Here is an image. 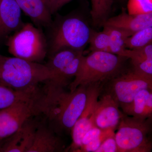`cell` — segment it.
Wrapping results in <instances>:
<instances>
[{
	"label": "cell",
	"instance_id": "obj_1",
	"mask_svg": "<svg viewBox=\"0 0 152 152\" xmlns=\"http://www.w3.org/2000/svg\"><path fill=\"white\" fill-rule=\"evenodd\" d=\"M45 83L38 99L39 113L46 117L50 127L57 134L71 132L86 105L87 86H80L67 92L63 87Z\"/></svg>",
	"mask_w": 152,
	"mask_h": 152
},
{
	"label": "cell",
	"instance_id": "obj_2",
	"mask_svg": "<svg viewBox=\"0 0 152 152\" xmlns=\"http://www.w3.org/2000/svg\"><path fill=\"white\" fill-rule=\"evenodd\" d=\"M53 78L46 64L0 55V81L7 86L17 91H36L40 83Z\"/></svg>",
	"mask_w": 152,
	"mask_h": 152
},
{
	"label": "cell",
	"instance_id": "obj_3",
	"mask_svg": "<svg viewBox=\"0 0 152 152\" xmlns=\"http://www.w3.org/2000/svg\"><path fill=\"white\" fill-rule=\"evenodd\" d=\"M127 58L109 52H91L82 56L78 69L69 85L73 91L80 86L104 83L124 69Z\"/></svg>",
	"mask_w": 152,
	"mask_h": 152
},
{
	"label": "cell",
	"instance_id": "obj_4",
	"mask_svg": "<svg viewBox=\"0 0 152 152\" xmlns=\"http://www.w3.org/2000/svg\"><path fill=\"white\" fill-rule=\"evenodd\" d=\"M48 28L49 57L65 49L84 50L88 44L92 30L83 19L76 15L58 18Z\"/></svg>",
	"mask_w": 152,
	"mask_h": 152
},
{
	"label": "cell",
	"instance_id": "obj_5",
	"mask_svg": "<svg viewBox=\"0 0 152 152\" xmlns=\"http://www.w3.org/2000/svg\"><path fill=\"white\" fill-rule=\"evenodd\" d=\"M40 28L31 23L23 24L7 41L9 53L30 61H43L48 54V41Z\"/></svg>",
	"mask_w": 152,
	"mask_h": 152
},
{
	"label": "cell",
	"instance_id": "obj_6",
	"mask_svg": "<svg viewBox=\"0 0 152 152\" xmlns=\"http://www.w3.org/2000/svg\"><path fill=\"white\" fill-rule=\"evenodd\" d=\"M151 121L124 114L115 134L118 152L151 151Z\"/></svg>",
	"mask_w": 152,
	"mask_h": 152
},
{
	"label": "cell",
	"instance_id": "obj_7",
	"mask_svg": "<svg viewBox=\"0 0 152 152\" xmlns=\"http://www.w3.org/2000/svg\"><path fill=\"white\" fill-rule=\"evenodd\" d=\"M152 89V79L140 75L132 69H124L103 84L102 92L109 94L120 108L132 102L141 90Z\"/></svg>",
	"mask_w": 152,
	"mask_h": 152
},
{
	"label": "cell",
	"instance_id": "obj_8",
	"mask_svg": "<svg viewBox=\"0 0 152 152\" xmlns=\"http://www.w3.org/2000/svg\"><path fill=\"white\" fill-rule=\"evenodd\" d=\"M40 94L21 99L0 110V140L16 132L31 117L40 114L38 102Z\"/></svg>",
	"mask_w": 152,
	"mask_h": 152
},
{
	"label": "cell",
	"instance_id": "obj_9",
	"mask_svg": "<svg viewBox=\"0 0 152 152\" xmlns=\"http://www.w3.org/2000/svg\"><path fill=\"white\" fill-rule=\"evenodd\" d=\"M103 84L97 83L87 86V99L83 110L71 131L72 142L70 148L72 152H79L83 136L87 131L95 126V107L102 92Z\"/></svg>",
	"mask_w": 152,
	"mask_h": 152
},
{
	"label": "cell",
	"instance_id": "obj_10",
	"mask_svg": "<svg viewBox=\"0 0 152 152\" xmlns=\"http://www.w3.org/2000/svg\"><path fill=\"white\" fill-rule=\"evenodd\" d=\"M124 113L110 95L101 92L96 107L94 125L102 130L117 129Z\"/></svg>",
	"mask_w": 152,
	"mask_h": 152
},
{
	"label": "cell",
	"instance_id": "obj_11",
	"mask_svg": "<svg viewBox=\"0 0 152 152\" xmlns=\"http://www.w3.org/2000/svg\"><path fill=\"white\" fill-rule=\"evenodd\" d=\"M50 127L36 125L32 142L28 152L64 151V145L59 137Z\"/></svg>",
	"mask_w": 152,
	"mask_h": 152
},
{
	"label": "cell",
	"instance_id": "obj_12",
	"mask_svg": "<svg viewBox=\"0 0 152 152\" xmlns=\"http://www.w3.org/2000/svg\"><path fill=\"white\" fill-rule=\"evenodd\" d=\"M23 23L21 10L15 0L0 2V39L20 28Z\"/></svg>",
	"mask_w": 152,
	"mask_h": 152
},
{
	"label": "cell",
	"instance_id": "obj_13",
	"mask_svg": "<svg viewBox=\"0 0 152 152\" xmlns=\"http://www.w3.org/2000/svg\"><path fill=\"white\" fill-rule=\"evenodd\" d=\"M125 30L132 35L139 30L152 26V13L131 15L123 9L121 13L109 18L103 24Z\"/></svg>",
	"mask_w": 152,
	"mask_h": 152
},
{
	"label": "cell",
	"instance_id": "obj_14",
	"mask_svg": "<svg viewBox=\"0 0 152 152\" xmlns=\"http://www.w3.org/2000/svg\"><path fill=\"white\" fill-rule=\"evenodd\" d=\"M36 126L35 124L27 121L18 130L5 138L7 140L0 143V152H28L32 142Z\"/></svg>",
	"mask_w": 152,
	"mask_h": 152
},
{
	"label": "cell",
	"instance_id": "obj_15",
	"mask_svg": "<svg viewBox=\"0 0 152 152\" xmlns=\"http://www.w3.org/2000/svg\"><path fill=\"white\" fill-rule=\"evenodd\" d=\"M21 10L37 26L49 28L53 20L47 0H15Z\"/></svg>",
	"mask_w": 152,
	"mask_h": 152
},
{
	"label": "cell",
	"instance_id": "obj_16",
	"mask_svg": "<svg viewBox=\"0 0 152 152\" xmlns=\"http://www.w3.org/2000/svg\"><path fill=\"white\" fill-rule=\"evenodd\" d=\"M123 113L127 115L140 118H152V89L141 90L131 102L121 108Z\"/></svg>",
	"mask_w": 152,
	"mask_h": 152
},
{
	"label": "cell",
	"instance_id": "obj_17",
	"mask_svg": "<svg viewBox=\"0 0 152 152\" xmlns=\"http://www.w3.org/2000/svg\"><path fill=\"white\" fill-rule=\"evenodd\" d=\"M83 53L84 50L65 49L57 52L49 57L48 62L46 65L53 75V78L51 80L58 76L76 57Z\"/></svg>",
	"mask_w": 152,
	"mask_h": 152
},
{
	"label": "cell",
	"instance_id": "obj_18",
	"mask_svg": "<svg viewBox=\"0 0 152 152\" xmlns=\"http://www.w3.org/2000/svg\"><path fill=\"white\" fill-rule=\"evenodd\" d=\"M108 34L109 38V52L121 56L126 48V42L132 34L119 28L103 26Z\"/></svg>",
	"mask_w": 152,
	"mask_h": 152
},
{
	"label": "cell",
	"instance_id": "obj_19",
	"mask_svg": "<svg viewBox=\"0 0 152 152\" xmlns=\"http://www.w3.org/2000/svg\"><path fill=\"white\" fill-rule=\"evenodd\" d=\"M39 90L36 91H17L0 84V110L8 107L21 99L37 94Z\"/></svg>",
	"mask_w": 152,
	"mask_h": 152
},
{
	"label": "cell",
	"instance_id": "obj_20",
	"mask_svg": "<svg viewBox=\"0 0 152 152\" xmlns=\"http://www.w3.org/2000/svg\"><path fill=\"white\" fill-rule=\"evenodd\" d=\"M113 0H91V16L93 25L95 26H102L109 18L113 4Z\"/></svg>",
	"mask_w": 152,
	"mask_h": 152
},
{
	"label": "cell",
	"instance_id": "obj_21",
	"mask_svg": "<svg viewBox=\"0 0 152 152\" xmlns=\"http://www.w3.org/2000/svg\"><path fill=\"white\" fill-rule=\"evenodd\" d=\"M152 26L139 30L127 38L126 48L132 50L142 48L152 43Z\"/></svg>",
	"mask_w": 152,
	"mask_h": 152
},
{
	"label": "cell",
	"instance_id": "obj_22",
	"mask_svg": "<svg viewBox=\"0 0 152 152\" xmlns=\"http://www.w3.org/2000/svg\"><path fill=\"white\" fill-rule=\"evenodd\" d=\"M88 44L91 52H109V38L107 33L104 29L99 32L92 29Z\"/></svg>",
	"mask_w": 152,
	"mask_h": 152
},
{
	"label": "cell",
	"instance_id": "obj_23",
	"mask_svg": "<svg viewBox=\"0 0 152 152\" xmlns=\"http://www.w3.org/2000/svg\"><path fill=\"white\" fill-rule=\"evenodd\" d=\"M127 9L131 15L152 13V0H128Z\"/></svg>",
	"mask_w": 152,
	"mask_h": 152
},
{
	"label": "cell",
	"instance_id": "obj_24",
	"mask_svg": "<svg viewBox=\"0 0 152 152\" xmlns=\"http://www.w3.org/2000/svg\"><path fill=\"white\" fill-rule=\"evenodd\" d=\"M132 70L140 75L152 79V59L135 58L131 59Z\"/></svg>",
	"mask_w": 152,
	"mask_h": 152
},
{
	"label": "cell",
	"instance_id": "obj_25",
	"mask_svg": "<svg viewBox=\"0 0 152 152\" xmlns=\"http://www.w3.org/2000/svg\"><path fill=\"white\" fill-rule=\"evenodd\" d=\"M121 56L130 59L134 58L152 59V44L137 49L130 50L126 48Z\"/></svg>",
	"mask_w": 152,
	"mask_h": 152
},
{
	"label": "cell",
	"instance_id": "obj_26",
	"mask_svg": "<svg viewBox=\"0 0 152 152\" xmlns=\"http://www.w3.org/2000/svg\"><path fill=\"white\" fill-rule=\"evenodd\" d=\"M114 133L115 130L113 129L104 130L102 134L96 139L90 142L87 145L81 147L79 152H96L104 140Z\"/></svg>",
	"mask_w": 152,
	"mask_h": 152
},
{
	"label": "cell",
	"instance_id": "obj_27",
	"mask_svg": "<svg viewBox=\"0 0 152 152\" xmlns=\"http://www.w3.org/2000/svg\"><path fill=\"white\" fill-rule=\"evenodd\" d=\"M96 152H118L115 133L106 138Z\"/></svg>",
	"mask_w": 152,
	"mask_h": 152
},
{
	"label": "cell",
	"instance_id": "obj_28",
	"mask_svg": "<svg viewBox=\"0 0 152 152\" xmlns=\"http://www.w3.org/2000/svg\"><path fill=\"white\" fill-rule=\"evenodd\" d=\"M104 131V130L101 129L96 127H94L91 128L89 130L87 131L83 136L80 148L96 139L102 134Z\"/></svg>",
	"mask_w": 152,
	"mask_h": 152
},
{
	"label": "cell",
	"instance_id": "obj_29",
	"mask_svg": "<svg viewBox=\"0 0 152 152\" xmlns=\"http://www.w3.org/2000/svg\"><path fill=\"white\" fill-rule=\"evenodd\" d=\"M72 0H58L57 3L55 7L54 12H56L58 10L62 7L67 4Z\"/></svg>",
	"mask_w": 152,
	"mask_h": 152
},
{
	"label": "cell",
	"instance_id": "obj_30",
	"mask_svg": "<svg viewBox=\"0 0 152 152\" xmlns=\"http://www.w3.org/2000/svg\"><path fill=\"white\" fill-rule=\"evenodd\" d=\"M47 1H48V2L52 14H54L55 7L56 5L58 0H47Z\"/></svg>",
	"mask_w": 152,
	"mask_h": 152
},
{
	"label": "cell",
	"instance_id": "obj_31",
	"mask_svg": "<svg viewBox=\"0 0 152 152\" xmlns=\"http://www.w3.org/2000/svg\"><path fill=\"white\" fill-rule=\"evenodd\" d=\"M120 1H124L125 0H119Z\"/></svg>",
	"mask_w": 152,
	"mask_h": 152
},
{
	"label": "cell",
	"instance_id": "obj_32",
	"mask_svg": "<svg viewBox=\"0 0 152 152\" xmlns=\"http://www.w3.org/2000/svg\"><path fill=\"white\" fill-rule=\"evenodd\" d=\"M0 83H1V82H0Z\"/></svg>",
	"mask_w": 152,
	"mask_h": 152
},
{
	"label": "cell",
	"instance_id": "obj_33",
	"mask_svg": "<svg viewBox=\"0 0 152 152\" xmlns=\"http://www.w3.org/2000/svg\"><path fill=\"white\" fill-rule=\"evenodd\" d=\"M1 0H0V2H1Z\"/></svg>",
	"mask_w": 152,
	"mask_h": 152
}]
</instances>
